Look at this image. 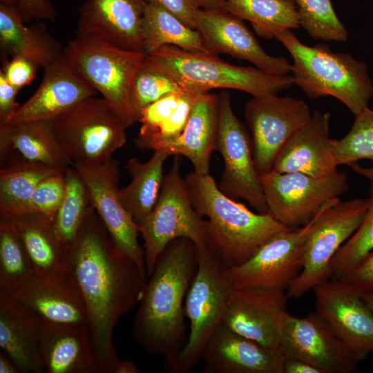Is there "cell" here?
Listing matches in <instances>:
<instances>
[{
    "label": "cell",
    "instance_id": "obj_1",
    "mask_svg": "<svg viewBox=\"0 0 373 373\" xmlns=\"http://www.w3.org/2000/svg\"><path fill=\"white\" fill-rule=\"evenodd\" d=\"M68 265L84 302L99 373H114L119 361L114 329L140 303L146 276L117 247L93 205L69 247Z\"/></svg>",
    "mask_w": 373,
    "mask_h": 373
},
{
    "label": "cell",
    "instance_id": "obj_2",
    "mask_svg": "<svg viewBox=\"0 0 373 373\" xmlns=\"http://www.w3.org/2000/svg\"><path fill=\"white\" fill-rule=\"evenodd\" d=\"M197 267L191 240L179 238L171 241L147 277L133 319V338L149 353L162 356L164 367L186 343L184 303Z\"/></svg>",
    "mask_w": 373,
    "mask_h": 373
},
{
    "label": "cell",
    "instance_id": "obj_3",
    "mask_svg": "<svg viewBox=\"0 0 373 373\" xmlns=\"http://www.w3.org/2000/svg\"><path fill=\"white\" fill-rule=\"evenodd\" d=\"M184 180L193 207L207 218V245L229 268L244 263L273 235L289 229L269 213H255L224 194L209 173L192 171Z\"/></svg>",
    "mask_w": 373,
    "mask_h": 373
},
{
    "label": "cell",
    "instance_id": "obj_4",
    "mask_svg": "<svg viewBox=\"0 0 373 373\" xmlns=\"http://www.w3.org/2000/svg\"><path fill=\"white\" fill-rule=\"evenodd\" d=\"M292 30L276 35L293 59L294 82L312 99L332 96L354 116L368 107L373 84L367 65L349 53L335 52L325 44H303Z\"/></svg>",
    "mask_w": 373,
    "mask_h": 373
},
{
    "label": "cell",
    "instance_id": "obj_5",
    "mask_svg": "<svg viewBox=\"0 0 373 373\" xmlns=\"http://www.w3.org/2000/svg\"><path fill=\"white\" fill-rule=\"evenodd\" d=\"M187 93L202 94L215 88L236 89L253 97L277 95L294 84L292 75H272L251 66L232 65L218 55L164 46L146 55Z\"/></svg>",
    "mask_w": 373,
    "mask_h": 373
},
{
    "label": "cell",
    "instance_id": "obj_6",
    "mask_svg": "<svg viewBox=\"0 0 373 373\" xmlns=\"http://www.w3.org/2000/svg\"><path fill=\"white\" fill-rule=\"evenodd\" d=\"M195 250L197 271L184 303L189 333L182 352L164 367L173 373L190 372L201 361L207 341L222 323L234 289L228 273L229 267L216 251L207 244L195 247Z\"/></svg>",
    "mask_w": 373,
    "mask_h": 373
},
{
    "label": "cell",
    "instance_id": "obj_7",
    "mask_svg": "<svg viewBox=\"0 0 373 373\" xmlns=\"http://www.w3.org/2000/svg\"><path fill=\"white\" fill-rule=\"evenodd\" d=\"M145 55L77 32L64 48L67 63L102 95L127 128L137 122L131 105V88Z\"/></svg>",
    "mask_w": 373,
    "mask_h": 373
},
{
    "label": "cell",
    "instance_id": "obj_8",
    "mask_svg": "<svg viewBox=\"0 0 373 373\" xmlns=\"http://www.w3.org/2000/svg\"><path fill=\"white\" fill-rule=\"evenodd\" d=\"M181 164L180 155H175L169 171L164 175L157 202L140 229L144 240L147 277L171 241L185 238L195 247L207 244V220L198 214L191 203L181 175Z\"/></svg>",
    "mask_w": 373,
    "mask_h": 373
},
{
    "label": "cell",
    "instance_id": "obj_9",
    "mask_svg": "<svg viewBox=\"0 0 373 373\" xmlns=\"http://www.w3.org/2000/svg\"><path fill=\"white\" fill-rule=\"evenodd\" d=\"M52 122L58 140L73 164L109 160L126 142V124L102 97L85 99Z\"/></svg>",
    "mask_w": 373,
    "mask_h": 373
},
{
    "label": "cell",
    "instance_id": "obj_10",
    "mask_svg": "<svg viewBox=\"0 0 373 373\" xmlns=\"http://www.w3.org/2000/svg\"><path fill=\"white\" fill-rule=\"evenodd\" d=\"M259 178L269 213L289 229L307 224L349 188L347 175L338 170L319 178L274 171Z\"/></svg>",
    "mask_w": 373,
    "mask_h": 373
},
{
    "label": "cell",
    "instance_id": "obj_11",
    "mask_svg": "<svg viewBox=\"0 0 373 373\" xmlns=\"http://www.w3.org/2000/svg\"><path fill=\"white\" fill-rule=\"evenodd\" d=\"M369 207L368 198L336 201L316 217L307 236L301 271L286 291L288 298H297L330 278L334 256L353 235Z\"/></svg>",
    "mask_w": 373,
    "mask_h": 373
},
{
    "label": "cell",
    "instance_id": "obj_12",
    "mask_svg": "<svg viewBox=\"0 0 373 373\" xmlns=\"http://www.w3.org/2000/svg\"><path fill=\"white\" fill-rule=\"evenodd\" d=\"M224 161L218 184L227 195L241 198L258 213L269 209L254 161L251 137L233 113L229 93L218 95V124L216 149Z\"/></svg>",
    "mask_w": 373,
    "mask_h": 373
},
{
    "label": "cell",
    "instance_id": "obj_13",
    "mask_svg": "<svg viewBox=\"0 0 373 373\" xmlns=\"http://www.w3.org/2000/svg\"><path fill=\"white\" fill-rule=\"evenodd\" d=\"M312 115L307 103L289 96L269 95L253 97L246 102L245 116L259 175L272 171L281 149L309 122Z\"/></svg>",
    "mask_w": 373,
    "mask_h": 373
},
{
    "label": "cell",
    "instance_id": "obj_14",
    "mask_svg": "<svg viewBox=\"0 0 373 373\" xmlns=\"http://www.w3.org/2000/svg\"><path fill=\"white\" fill-rule=\"evenodd\" d=\"M316 217L303 227L275 233L244 263L229 268L233 287L287 291L302 269L305 242Z\"/></svg>",
    "mask_w": 373,
    "mask_h": 373
},
{
    "label": "cell",
    "instance_id": "obj_15",
    "mask_svg": "<svg viewBox=\"0 0 373 373\" xmlns=\"http://www.w3.org/2000/svg\"><path fill=\"white\" fill-rule=\"evenodd\" d=\"M72 166L82 178L91 204L115 245L147 277L144 249L138 240L139 227L119 195V162L112 157L98 163Z\"/></svg>",
    "mask_w": 373,
    "mask_h": 373
},
{
    "label": "cell",
    "instance_id": "obj_16",
    "mask_svg": "<svg viewBox=\"0 0 373 373\" xmlns=\"http://www.w3.org/2000/svg\"><path fill=\"white\" fill-rule=\"evenodd\" d=\"M316 312L330 326L358 363L373 352V311L361 295L330 278L316 286Z\"/></svg>",
    "mask_w": 373,
    "mask_h": 373
},
{
    "label": "cell",
    "instance_id": "obj_17",
    "mask_svg": "<svg viewBox=\"0 0 373 373\" xmlns=\"http://www.w3.org/2000/svg\"><path fill=\"white\" fill-rule=\"evenodd\" d=\"M44 325L87 326L84 302L68 267L0 290Z\"/></svg>",
    "mask_w": 373,
    "mask_h": 373
},
{
    "label": "cell",
    "instance_id": "obj_18",
    "mask_svg": "<svg viewBox=\"0 0 373 373\" xmlns=\"http://www.w3.org/2000/svg\"><path fill=\"white\" fill-rule=\"evenodd\" d=\"M287 299L283 289L234 288L222 323L236 333L280 353Z\"/></svg>",
    "mask_w": 373,
    "mask_h": 373
},
{
    "label": "cell",
    "instance_id": "obj_19",
    "mask_svg": "<svg viewBox=\"0 0 373 373\" xmlns=\"http://www.w3.org/2000/svg\"><path fill=\"white\" fill-rule=\"evenodd\" d=\"M280 352L284 358L304 361L322 373H350L357 364L328 323L316 312L305 317L287 314Z\"/></svg>",
    "mask_w": 373,
    "mask_h": 373
},
{
    "label": "cell",
    "instance_id": "obj_20",
    "mask_svg": "<svg viewBox=\"0 0 373 373\" xmlns=\"http://www.w3.org/2000/svg\"><path fill=\"white\" fill-rule=\"evenodd\" d=\"M195 29L210 54H227L248 61L272 75H285L291 70L285 57L268 55L242 20L224 9H199Z\"/></svg>",
    "mask_w": 373,
    "mask_h": 373
},
{
    "label": "cell",
    "instance_id": "obj_21",
    "mask_svg": "<svg viewBox=\"0 0 373 373\" xmlns=\"http://www.w3.org/2000/svg\"><path fill=\"white\" fill-rule=\"evenodd\" d=\"M147 0H87L79 8L77 32L120 48L144 52L142 18Z\"/></svg>",
    "mask_w": 373,
    "mask_h": 373
},
{
    "label": "cell",
    "instance_id": "obj_22",
    "mask_svg": "<svg viewBox=\"0 0 373 373\" xmlns=\"http://www.w3.org/2000/svg\"><path fill=\"white\" fill-rule=\"evenodd\" d=\"M44 68V77L38 88L4 124L52 121L82 101L98 93L71 68L64 57Z\"/></svg>",
    "mask_w": 373,
    "mask_h": 373
},
{
    "label": "cell",
    "instance_id": "obj_23",
    "mask_svg": "<svg viewBox=\"0 0 373 373\" xmlns=\"http://www.w3.org/2000/svg\"><path fill=\"white\" fill-rule=\"evenodd\" d=\"M201 361L206 373H283L285 358L222 323L207 341Z\"/></svg>",
    "mask_w": 373,
    "mask_h": 373
},
{
    "label": "cell",
    "instance_id": "obj_24",
    "mask_svg": "<svg viewBox=\"0 0 373 373\" xmlns=\"http://www.w3.org/2000/svg\"><path fill=\"white\" fill-rule=\"evenodd\" d=\"M330 116L328 112L314 111L309 122L281 149L272 171L298 172L316 178L337 171L329 136Z\"/></svg>",
    "mask_w": 373,
    "mask_h": 373
},
{
    "label": "cell",
    "instance_id": "obj_25",
    "mask_svg": "<svg viewBox=\"0 0 373 373\" xmlns=\"http://www.w3.org/2000/svg\"><path fill=\"white\" fill-rule=\"evenodd\" d=\"M17 159L65 171L73 162L61 145L52 121L0 124V160Z\"/></svg>",
    "mask_w": 373,
    "mask_h": 373
},
{
    "label": "cell",
    "instance_id": "obj_26",
    "mask_svg": "<svg viewBox=\"0 0 373 373\" xmlns=\"http://www.w3.org/2000/svg\"><path fill=\"white\" fill-rule=\"evenodd\" d=\"M39 344L48 373H99L87 326L44 325Z\"/></svg>",
    "mask_w": 373,
    "mask_h": 373
},
{
    "label": "cell",
    "instance_id": "obj_27",
    "mask_svg": "<svg viewBox=\"0 0 373 373\" xmlns=\"http://www.w3.org/2000/svg\"><path fill=\"white\" fill-rule=\"evenodd\" d=\"M43 325L0 291V347L21 372H46L40 351Z\"/></svg>",
    "mask_w": 373,
    "mask_h": 373
},
{
    "label": "cell",
    "instance_id": "obj_28",
    "mask_svg": "<svg viewBox=\"0 0 373 373\" xmlns=\"http://www.w3.org/2000/svg\"><path fill=\"white\" fill-rule=\"evenodd\" d=\"M16 7L0 3L1 56L25 57L45 68L64 57V48L43 23L26 26Z\"/></svg>",
    "mask_w": 373,
    "mask_h": 373
},
{
    "label": "cell",
    "instance_id": "obj_29",
    "mask_svg": "<svg viewBox=\"0 0 373 373\" xmlns=\"http://www.w3.org/2000/svg\"><path fill=\"white\" fill-rule=\"evenodd\" d=\"M218 95L200 94L192 107L181 135L166 149L170 155H183L193 164L194 172L209 173L211 155L216 149Z\"/></svg>",
    "mask_w": 373,
    "mask_h": 373
},
{
    "label": "cell",
    "instance_id": "obj_30",
    "mask_svg": "<svg viewBox=\"0 0 373 373\" xmlns=\"http://www.w3.org/2000/svg\"><path fill=\"white\" fill-rule=\"evenodd\" d=\"M6 219L22 240L36 276L68 268L69 248L57 236L52 220L35 212Z\"/></svg>",
    "mask_w": 373,
    "mask_h": 373
},
{
    "label": "cell",
    "instance_id": "obj_31",
    "mask_svg": "<svg viewBox=\"0 0 373 373\" xmlns=\"http://www.w3.org/2000/svg\"><path fill=\"white\" fill-rule=\"evenodd\" d=\"M169 156L164 151H154L153 156L146 162L131 157L126 164L131 182L119 189V195L139 229L157 202L164 175V164Z\"/></svg>",
    "mask_w": 373,
    "mask_h": 373
},
{
    "label": "cell",
    "instance_id": "obj_32",
    "mask_svg": "<svg viewBox=\"0 0 373 373\" xmlns=\"http://www.w3.org/2000/svg\"><path fill=\"white\" fill-rule=\"evenodd\" d=\"M0 162V218H10L26 213L39 183L46 177L61 172L21 160Z\"/></svg>",
    "mask_w": 373,
    "mask_h": 373
},
{
    "label": "cell",
    "instance_id": "obj_33",
    "mask_svg": "<svg viewBox=\"0 0 373 373\" xmlns=\"http://www.w3.org/2000/svg\"><path fill=\"white\" fill-rule=\"evenodd\" d=\"M144 52L164 46L209 53L200 32L182 21L156 0H147L142 18Z\"/></svg>",
    "mask_w": 373,
    "mask_h": 373
},
{
    "label": "cell",
    "instance_id": "obj_34",
    "mask_svg": "<svg viewBox=\"0 0 373 373\" xmlns=\"http://www.w3.org/2000/svg\"><path fill=\"white\" fill-rule=\"evenodd\" d=\"M224 9L250 21L257 34L267 39L300 27L293 0H225Z\"/></svg>",
    "mask_w": 373,
    "mask_h": 373
},
{
    "label": "cell",
    "instance_id": "obj_35",
    "mask_svg": "<svg viewBox=\"0 0 373 373\" xmlns=\"http://www.w3.org/2000/svg\"><path fill=\"white\" fill-rule=\"evenodd\" d=\"M64 175V195L53 225L59 240L69 248L92 204L87 187L77 170L71 166L66 169Z\"/></svg>",
    "mask_w": 373,
    "mask_h": 373
},
{
    "label": "cell",
    "instance_id": "obj_36",
    "mask_svg": "<svg viewBox=\"0 0 373 373\" xmlns=\"http://www.w3.org/2000/svg\"><path fill=\"white\" fill-rule=\"evenodd\" d=\"M35 276L24 244L10 222L0 218V290Z\"/></svg>",
    "mask_w": 373,
    "mask_h": 373
},
{
    "label": "cell",
    "instance_id": "obj_37",
    "mask_svg": "<svg viewBox=\"0 0 373 373\" xmlns=\"http://www.w3.org/2000/svg\"><path fill=\"white\" fill-rule=\"evenodd\" d=\"M300 26L310 37L324 41L345 42L348 32L336 15L331 0H293Z\"/></svg>",
    "mask_w": 373,
    "mask_h": 373
},
{
    "label": "cell",
    "instance_id": "obj_38",
    "mask_svg": "<svg viewBox=\"0 0 373 373\" xmlns=\"http://www.w3.org/2000/svg\"><path fill=\"white\" fill-rule=\"evenodd\" d=\"M178 91L182 90L145 55L135 74L131 88V105L136 121L146 106L169 93Z\"/></svg>",
    "mask_w": 373,
    "mask_h": 373
},
{
    "label": "cell",
    "instance_id": "obj_39",
    "mask_svg": "<svg viewBox=\"0 0 373 373\" xmlns=\"http://www.w3.org/2000/svg\"><path fill=\"white\" fill-rule=\"evenodd\" d=\"M332 148L338 166L362 160L373 162V111L367 107L356 115L349 133L332 140Z\"/></svg>",
    "mask_w": 373,
    "mask_h": 373
},
{
    "label": "cell",
    "instance_id": "obj_40",
    "mask_svg": "<svg viewBox=\"0 0 373 373\" xmlns=\"http://www.w3.org/2000/svg\"><path fill=\"white\" fill-rule=\"evenodd\" d=\"M373 250V184L370 186L369 207L361 224L334 256L330 278L338 279Z\"/></svg>",
    "mask_w": 373,
    "mask_h": 373
},
{
    "label": "cell",
    "instance_id": "obj_41",
    "mask_svg": "<svg viewBox=\"0 0 373 373\" xmlns=\"http://www.w3.org/2000/svg\"><path fill=\"white\" fill-rule=\"evenodd\" d=\"M199 95L184 92L176 109L162 126L150 133H138L134 140L137 147L142 150L166 152L167 148L184 131L192 107Z\"/></svg>",
    "mask_w": 373,
    "mask_h": 373
},
{
    "label": "cell",
    "instance_id": "obj_42",
    "mask_svg": "<svg viewBox=\"0 0 373 373\" xmlns=\"http://www.w3.org/2000/svg\"><path fill=\"white\" fill-rule=\"evenodd\" d=\"M64 172L52 174L39 183L32 195L26 213H38L54 221L64 195Z\"/></svg>",
    "mask_w": 373,
    "mask_h": 373
},
{
    "label": "cell",
    "instance_id": "obj_43",
    "mask_svg": "<svg viewBox=\"0 0 373 373\" xmlns=\"http://www.w3.org/2000/svg\"><path fill=\"white\" fill-rule=\"evenodd\" d=\"M184 93L178 91L169 93L146 106L138 118L137 122L141 123L139 133H150L162 126L176 109Z\"/></svg>",
    "mask_w": 373,
    "mask_h": 373
},
{
    "label": "cell",
    "instance_id": "obj_44",
    "mask_svg": "<svg viewBox=\"0 0 373 373\" xmlns=\"http://www.w3.org/2000/svg\"><path fill=\"white\" fill-rule=\"evenodd\" d=\"M338 280L361 295L373 294V250L367 253Z\"/></svg>",
    "mask_w": 373,
    "mask_h": 373
},
{
    "label": "cell",
    "instance_id": "obj_45",
    "mask_svg": "<svg viewBox=\"0 0 373 373\" xmlns=\"http://www.w3.org/2000/svg\"><path fill=\"white\" fill-rule=\"evenodd\" d=\"M1 71L8 82L20 90L29 84L35 77L39 68L32 61L22 57L1 56Z\"/></svg>",
    "mask_w": 373,
    "mask_h": 373
},
{
    "label": "cell",
    "instance_id": "obj_46",
    "mask_svg": "<svg viewBox=\"0 0 373 373\" xmlns=\"http://www.w3.org/2000/svg\"><path fill=\"white\" fill-rule=\"evenodd\" d=\"M23 22L33 19L55 21L56 10L49 0H18L15 6Z\"/></svg>",
    "mask_w": 373,
    "mask_h": 373
},
{
    "label": "cell",
    "instance_id": "obj_47",
    "mask_svg": "<svg viewBox=\"0 0 373 373\" xmlns=\"http://www.w3.org/2000/svg\"><path fill=\"white\" fill-rule=\"evenodd\" d=\"M19 91L0 70V124L6 123L20 106L16 101Z\"/></svg>",
    "mask_w": 373,
    "mask_h": 373
},
{
    "label": "cell",
    "instance_id": "obj_48",
    "mask_svg": "<svg viewBox=\"0 0 373 373\" xmlns=\"http://www.w3.org/2000/svg\"><path fill=\"white\" fill-rule=\"evenodd\" d=\"M188 26L195 29V17L200 8L195 0H156Z\"/></svg>",
    "mask_w": 373,
    "mask_h": 373
},
{
    "label": "cell",
    "instance_id": "obj_49",
    "mask_svg": "<svg viewBox=\"0 0 373 373\" xmlns=\"http://www.w3.org/2000/svg\"><path fill=\"white\" fill-rule=\"evenodd\" d=\"M283 373H322L316 367L304 361L287 358L283 363Z\"/></svg>",
    "mask_w": 373,
    "mask_h": 373
},
{
    "label": "cell",
    "instance_id": "obj_50",
    "mask_svg": "<svg viewBox=\"0 0 373 373\" xmlns=\"http://www.w3.org/2000/svg\"><path fill=\"white\" fill-rule=\"evenodd\" d=\"M0 373H21V372L5 353L1 352Z\"/></svg>",
    "mask_w": 373,
    "mask_h": 373
},
{
    "label": "cell",
    "instance_id": "obj_51",
    "mask_svg": "<svg viewBox=\"0 0 373 373\" xmlns=\"http://www.w3.org/2000/svg\"><path fill=\"white\" fill-rule=\"evenodd\" d=\"M141 371L137 365L131 361H119L116 365L114 373H140Z\"/></svg>",
    "mask_w": 373,
    "mask_h": 373
},
{
    "label": "cell",
    "instance_id": "obj_52",
    "mask_svg": "<svg viewBox=\"0 0 373 373\" xmlns=\"http://www.w3.org/2000/svg\"><path fill=\"white\" fill-rule=\"evenodd\" d=\"M201 9H224L225 0H195Z\"/></svg>",
    "mask_w": 373,
    "mask_h": 373
},
{
    "label": "cell",
    "instance_id": "obj_53",
    "mask_svg": "<svg viewBox=\"0 0 373 373\" xmlns=\"http://www.w3.org/2000/svg\"><path fill=\"white\" fill-rule=\"evenodd\" d=\"M352 171L356 173L367 178L373 184V162L372 166L370 167H364L358 165L356 162L350 165Z\"/></svg>",
    "mask_w": 373,
    "mask_h": 373
},
{
    "label": "cell",
    "instance_id": "obj_54",
    "mask_svg": "<svg viewBox=\"0 0 373 373\" xmlns=\"http://www.w3.org/2000/svg\"><path fill=\"white\" fill-rule=\"evenodd\" d=\"M361 297L367 306L373 311V294H363Z\"/></svg>",
    "mask_w": 373,
    "mask_h": 373
},
{
    "label": "cell",
    "instance_id": "obj_55",
    "mask_svg": "<svg viewBox=\"0 0 373 373\" xmlns=\"http://www.w3.org/2000/svg\"><path fill=\"white\" fill-rule=\"evenodd\" d=\"M17 2L18 0H0V3L10 6H16Z\"/></svg>",
    "mask_w": 373,
    "mask_h": 373
}]
</instances>
